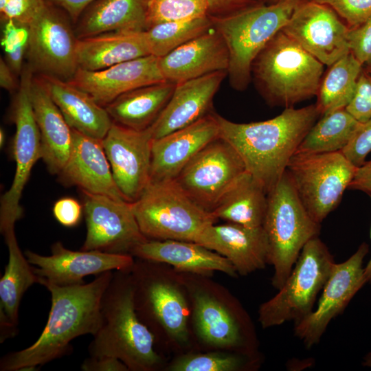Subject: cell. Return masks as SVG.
<instances>
[{
  "instance_id": "obj_33",
  "label": "cell",
  "mask_w": 371,
  "mask_h": 371,
  "mask_svg": "<svg viewBox=\"0 0 371 371\" xmlns=\"http://www.w3.org/2000/svg\"><path fill=\"white\" fill-rule=\"evenodd\" d=\"M329 67L316 95L315 106L322 115L348 106L363 69L350 52Z\"/></svg>"
},
{
  "instance_id": "obj_2",
  "label": "cell",
  "mask_w": 371,
  "mask_h": 371,
  "mask_svg": "<svg viewBox=\"0 0 371 371\" xmlns=\"http://www.w3.org/2000/svg\"><path fill=\"white\" fill-rule=\"evenodd\" d=\"M319 113L315 104L286 108L265 121L236 123L216 113L219 137L242 158L246 170L268 194L284 174L287 165Z\"/></svg>"
},
{
  "instance_id": "obj_7",
  "label": "cell",
  "mask_w": 371,
  "mask_h": 371,
  "mask_svg": "<svg viewBox=\"0 0 371 371\" xmlns=\"http://www.w3.org/2000/svg\"><path fill=\"white\" fill-rule=\"evenodd\" d=\"M131 207L141 232L149 240L196 243L216 218L194 202L176 181H150Z\"/></svg>"
},
{
  "instance_id": "obj_11",
  "label": "cell",
  "mask_w": 371,
  "mask_h": 371,
  "mask_svg": "<svg viewBox=\"0 0 371 371\" xmlns=\"http://www.w3.org/2000/svg\"><path fill=\"white\" fill-rule=\"evenodd\" d=\"M18 91L12 109L16 126L13 141V157L16 164L12 183L1 197L0 226L15 224L23 215L20 199L35 163L42 159L41 137L31 101V85L34 71L24 65Z\"/></svg>"
},
{
  "instance_id": "obj_41",
  "label": "cell",
  "mask_w": 371,
  "mask_h": 371,
  "mask_svg": "<svg viewBox=\"0 0 371 371\" xmlns=\"http://www.w3.org/2000/svg\"><path fill=\"white\" fill-rule=\"evenodd\" d=\"M347 38L350 52L362 65L371 60V16L359 25L349 27Z\"/></svg>"
},
{
  "instance_id": "obj_6",
  "label": "cell",
  "mask_w": 371,
  "mask_h": 371,
  "mask_svg": "<svg viewBox=\"0 0 371 371\" xmlns=\"http://www.w3.org/2000/svg\"><path fill=\"white\" fill-rule=\"evenodd\" d=\"M262 227L268 240V264L274 269L272 286L278 290L291 272L303 247L319 236L321 227L305 210L286 171L267 194Z\"/></svg>"
},
{
  "instance_id": "obj_35",
  "label": "cell",
  "mask_w": 371,
  "mask_h": 371,
  "mask_svg": "<svg viewBox=\"0 0 371 371\" xmlns=\"http://www.w3.org/2000/svg\"><path fill=\"white\" fill-rule=\"evenodd\" d=\"M213 27L209 16L180 21L160 23L148 27L146 36L150 54L162 57Z\"/></svg>"
},
{
  "instance_id": "obj_5",
  "label": "cell",
  "mask_w": 371,
  "mask_h": 371,
  "mask_svg": "<svg viewBox=\"0 0 371 371\" xmlns=\"http://www.w3.org/2000/svg\"><path fill=\"white\" fill-rule=\"evenodd\" d=\"M299 3L260 4L227 16H209L227 45V76L234 89L243 91L247 87L256 57L286 24Z\"/></svg>"
},
{
  "instance_id": "obj_31",
  "label": "cell",
  "mask_w": 371,
  "mask_h": 371,
  "mask_svg": "<svg viewBox=\"0 0 371 371\" xmlns=\"http://www.w3.org/2000/svg\"><path fill=\"white\" fill-rule=\"evenodd\" d=\"M196 333L207 345L221 348L243 346L244 337L237 319L216 297L200 289L192 292Z\"/></svg>"
},
{
  "instance_id": "obj_46",
  "label": "cell",
  "mask_w": 371,
  "mask_h": 371,
  "mask_svg": "<svg viewBox=\"0 0 371 371\" xmlns=\"http://www.w3.org/2000/svg\"><path fill=\"white\" fill-rule=\"evenodd\" d=\"M84 371H128V367L120 359L109 357H91L86 359L81 365Z\"/></svg>"
},
{
  "instance_id": "obj_38",
  "label": "cell",
  "mask_w": 371,
  "mask_h": 371,
  "mask_svg": "<svg viewBox=\"0 0 371 371\" xmlns=\"http://www.w3.org/2000/svg\"><path fill=\"white\" fill-rule=\"evenodd\" d=\"M333 9L348 27L359 25L371 16V0H311Z\"/></svg>"
},
{
  "instance_id": "obj_22",
  "label": "cell",
  "mask_w": 371,
  "mask_h": 371,
  "mask_svg": "<svg viewBox=\"0 0 371 371\" xmlns=\"http://www.w3.org/2000/svg\"><path fill=\"white\" fill-rule=\"evenodd\" d=\"M227 75V71H219L177 84L168 102L150 127L153 139L211 113L214 97Z\"/></svg>"
},
{
  "instance_id": "obj_52",
  "label": "cell",
  "mask_w": 371,
  "mask_h": 371,
  "mask_svg": "<svg viewBox=\"0 0 371 371\" xmlns=\"http://www.w3.org/2000/svg\"><path fill=\"white\" fill-rule=\"evenodd\" d=\"M363 366L369 367L371 368V352H368L363 359Z\"/></svg>"
},
{
  "instance_id": "obj_26",
  "label": "cell",
  "mask_w": 371,
  "mask_h": 371,
  "mask_svg": "<svg viewBox=\"0 0 371 371\" xmlns=\"http://www.w3.org/2000/svg\"><path fill=\"white\" fill-rule=\"evenodd\" d=\"M132 256L172 266L176 270L201 276L221 271L232 277L235 267L224 256L195 242L177 240H148L137 246Z\"/></svg>"
},
{
  "instance_id": "obj_54",
  "label": "cell",
  "mask_w": 371,
  "mask_h": 371,
  "mask_svg": "<svg viewBox=\"0 0 371 371\" xmlns=\"http://www.w3.org/2000/svg\"><path fill=\"white\" fill-rule=\"evenodd\" d=\"M9 1L10 0H0V11L6 6Z\"/></svg>"
},
{
  "instance_id": "obj_17",
  "label": "cell",
  "mask_w": 371,
  "mask_h": 371,
  "mask_svg": "<svg viewBox=\"0 0 371 371\" xmlns=\"http://www.w3.org/2000/svg\"><path fill=\"white\" fill-rule=\"evenodd\" d=\"M153 141L150 127L138 131L113 122L102 139L114 181L128 202L137 200L150 181Z\"/></svg>"
},
{
  "instance_id": "obj_9",
  "label": "cell",
  "mask_w": 371,
  "mask_h": 371,
  "mask_svg": "<svg viewBox=\"0 0 371 371\" xmlns=\"http://www.w3.org/2000/svg\"><path fill=\"white\" fill-rule=\"evenodd\" d=\"M140 260L131 270L139 317L154 335L162 332L176 343H186L190 311L181 287L168 280L158 262Z\"/></svg>"
},
{
  "instance_id": "obj_29",
  "label": "cell",
  "mask_w": 371,
  "mask_h": 371,
  "mask_svg": "<svg viewBox=\"0 0 371 371\" xmlns=\"http://www.w3.org/2000/svg\"><path fill=\"white\" fill-rule=\"evenodd\" d=\"M150 0H96L78 20V38L109 32H144Z\"/></svg>"
},
{
  "instance_id": "obj_30",
  "label": "cell",
  "mask_w": 371,
  "mask_h": 371,
  "mask_svg": "<svg viewBox=\"0 0 371 371\" xmlns=\"http://www.w3.org/2000/svg\"><path fill=\"white\" fill-rule=\"evenodd\" d=\"M176 84L163 81L126 92L105 106L113 122L144 130L156 121L170 99Z\"/></svg>"
},
{
  "instance_id": "obj_24",
  "label": "cell",
  "mask_w": 371,
  "mask_h": 371,
  "mask_svg": "<svg viewBox=\"0 0 371 371\" xmlns=\"http://www.w3.org/2000/svg\"><path fill=\"white\" fill-rule=\"evenodd\" d=\"M158 65L164 80L177 85L213 72L227 71L229 52L222 36L212 27L159 58Z\"/></svg>"
},
{
  "instance_id": "obj_8",
  "label": "cell",
  "mask_w": 371,
  "mask_h": 371,
  "mask_svg": "<svg viewBox=\"0 0 371 371\" xmlns=\"http://www.w3.org/2000/svg\"><path fill=\"white\" fill-rule=\"evenodd\" d=\"M335 264L333 256L318 236L308 240L283 286L260 305L261 326L267 328L289 321L296 324L308 316Z\"/></svg>"
},
{
  "instance_id": "obj_10",
  "label": "cell",
  "mask_w": 371,
  "mask_h": 371,
  "mask_svg": "<svg viewBox=\"0 0 371 371\" xmlns=\"http://www.w3.org/2000/svg\"><path fill=\"white\" fill-rule=\"evenodd\" d=\"M357 168L337 151L294 154L286 171L308 214L321 223L339 204Z\"/></svg>"
},
{
  "instance_id": "obj_27",
  "label": "cell",
  "mask_w": 371,
  "mask_h": 371,
  "mask_svg": "<svg viewBox=\"0 0 371 371\" xmlns=\"http://www.w3.org/2000/svg\"><path fill=\"white\" fill-rule=\"evenodd\" d=\"M40 76L71 129L100 140L105 137L113 124L105 107L68 80Z\"/></svg>"
},
{
  "instance_id": "obj_16",
  "label": "cell",
  "mask_w": 371,
  "mask_h": 371,
  "mask_svg": "<svg viewBox=\"0 0 371 371\" xmlns=\"http://www.w3.org/2000/svg\"><path fill=\"white\" fill-rule=\"evenodd\" d=\"M348 29L330 7L303 0L297 5L282 31L329 67L350 52Z\"/></svg>"
},
{
  "instance_id": "obj_37",
  "label": "cell",
  "mask_w": 371,
  "mask_h": 371,
  "mask_svg": "<svg viewBox=\"0 0 371 371\" xmlns=\"http://www.w3.org/2000/svg\"><path fill=\"white\" fill-rule=\"evenodd\" d=\"M243 361L238 357L221 352L190 353L176 359L169 366L172 371H235Z\"/></svg>"
},
{
  "instance_id": "obj_39",
  "label": "cell",
  "mask_w": 371,
  "mask_h": 371,
  "mask_svg": "<svg viewBox=\"0 0 371 371\" xmlns=\"http://www.w3.org/2000/svg\"><path fill=\"white\" fill-rule=\"evenodd\" d=\"M346 109L361 123L371 118V72L366 69L359 76L355 93Z\"/></svg>"
},
{
  "instance_id": "obj_4",
  "label": "cell",
  "mask_w": 371,
  "mask_h": 371,
  "mask_svg": "<svg viewBox=\"0 0 371 371\" xmlns=\"http://www.w3.org/2000/svg\"><path fill=\"white\" fill-rule=\"evenodd\" d=\"M324 65L282 30L254 60L251 74L265 100L286 108L316 96Z\"/></svg>"
},
{
  "instance_id": "obj_3",
  "label": "cell",
  "mask_w": 371,
  "mask_h": 371,
  "mask_svg": "<svg viewBox=\"0 0 371 371\" xmlns=\"http://www.w3.org/2000/svg\"><path fill=\"white\" fill-rule=\"evenodd\" d=\"M100 313V326L89 346L90 356L115 357L132 371H153L160 366L155 336L135 309L131 271L113 273Z\"/></svg>"
},
{
  "instance_id": "obj_20",
  "label": "cell",
  "mask_w": 371,
  "mask_h": 371,
  "mask_svg": "<svg viewBox=\"0 0 371 371\" xmlns=\"http://www.w3.org/2000/svg\"><path fill=\"white\" fill-rule=\"evenodd\" d=\"M218 137L216 113H211L188 126L153 139L150 181L175 179L200 150Z\"/></svg>"
},
{
  "instance_id": "obj_48",
  "label": "cell",
  "mask_w": 371,
  "mask_h": 371,
  "mask_svg": "<svg viewBox=\"0 0 371 371\" xmlns=\"http://www.w3.org/2000/svg\"><path fill=\"white\" fill-rule=\"evenodd\" d=\"M63 8L74 22H77L85 10L96 0H46Z\"/></svg>"
},
{
  "instance_id": "obj_21",
  "label": "cell",
  "mask_w": 371,
  "mask_h": 371,
  "mask_svg": "<svg viewBox=\"0 0 371 371\" xmlns=\"http://www.w3.org/2000/svg\"><path fill=\"white\" fill-rule=\"evenodd\" d=\"M63 183L82 192L128 201L117 186L102 140L72 129L68 159L58 175Z\"/></svg>"
},
{
  "instance_id": "obj_36",
  "label": "cell",
  "mask_w": 371,
  "mask_h": 371,
  "mask_svg": "<svg viewBox=\"0 0 371 371\" xmlns=\"http://www.w3.org/2000/svg\"><path fill=\"white\" fill-rule=\"evenodd\" d=\"M207 0H150L148 26L168 21H188L207 16Z\"/></svg>"
},
{
  "instance_id": "obj_15",
  "label": "cell",
  "mask_w": 371,
  "mask_h": 371,
  "mask_svg": "<svg viewBox=\"0 0 371 371\" xmlns=\"http://www.w3.org/2000/svg\"><path fill=\"white\" fill-rule=\"evenodd\" d=\"M369 247L363 243L348 260L335 263L325 283L317 306L295 324V335L310 348L321 339L330 321L341 314L355 295L367 283L363 260Z\"/></svg>"
},
{
  "instance_id": "obj_13",
  "label": "cell",
  "mask_w": 371,
  "mask_h": 371,
  "mask_svg": "<svg viewBox=\"0 0 371 371\" xmlns=\"http://www.w3.org/2000/svg\"><path fill=\"white\" fill-rule=\"evenodd\" d=\"M27 27L28 65L34 73L71 80L78 69V38L67 21L47 1Z\"/></svg>"
},
{
  "instance_id": "obj_51",
  "label": "cell",
  "mask_w": 371,
  "mask_h": 371,
  "mask_svg": "<svg viewBox=\"0 0 371 371\" xmlns=\"http://www.w3.org/2000/svg\"><path fill=\"white\" fill-rule=\"evenodd\" d=\"M370 238H371V228H370ZM364 276L367 282L371 284V257L367 265L364 267Z\"/></svg>"
},
{
  "instance_id": "obj_18",
  "label": "cell",
  "mask_w": 371,
  "mask_h": 371,
  "mask_svg": "<svg viewBox=\"0 0 371 371\" xmlns=\"http://www.w3.org/2000/svg\"><path fill=\"white\" fill-rule=\"evenodd\" d=\"M50 256L27 250L24 254L38 278V284L58 286L84 284L83 278L106 271H131L135 261L129 254H116L98 250L72 251L60 242L54 243Z\"/></svg>"
},
{
  "instance_id": "obj_14",
  "label": "cell",
  "mask_w": 371,
  "mask_h": 371,
  "mask_svg": "<svg viewBox=\"0 0 371 371\" xmlns=\"http://www.w3.org/2000/svg\"><path fill=\"white\" fill-rule=\"evenodd\" d=\"M87 234L82 250L129 254L148 240L141 232L131 203L82 192Z\"/></svg>"
},
{
  "instance_id": "obj_50",
  "label": "cell",
  "mask_w": 371,
  "mask_h": 371,
  "mask_svg": "<svg viewBox=\"0 0 371 371\" xmlns=\"http://www.w3.org/2000/svg\"><path fill=\"white\" fill-rule=\"evenodd\" d=\"M27 46H21L11 53L6 54V63L8 64L11 69L15 75H21L24 67L23 60V56L27 52Z\"/></svg>"
},
{
  "instance_id": "obj_43",
  "label": "cell",
  "mask_w": 371,
  "mask_h": 371,
  "mask_svg": "<svg viewBox=\"0 0 371 371\" xmlns=\"http://www.w3.org/2000/svg\"><path fill=\"white\" fill-rule=\"evenodd\" d=\"M28 39L27 25L13 20L4 21L1 45L5 54L11 53L19 47L27 46Z\"/></svg>"
},
{
  "instance_id": "obj_40",
  "label": "cell",
  "mask_w": 371,
  "mask_h": 371,
  "mask_svg": "<svg viewBox=\"0 0 371 371\" xmlns=\"http://www.w3.org/2000/svg\"><path fill=\"white\" fill-rule=\"evenodd\" d=\"M341 152L356 167L366 162L367 155L371 153V118L361 123Z\"/></svg>"
},
{
  "instance_id": "obj_23",
  "label": "cell",
  "mask_w": 371,
  "mask_h": 371,
  "mask_svg": "<svg viewBox=\"0 0 371 371\" xmlns=\"http://www.w3.org/2000/svg\"><path fill=\"white\" fill-rule=\"evenodd\" d=\"M196 243L226 258L240 276L264 269L268 264V240L262 226L214 223L203 231Z\"/></svg>"
},
{
  "instance_id": "obj_44",
  "label": "cell",
  "mask_w": 371,
  "mask_h": 371,
  "mask_svg": "<svg viewBox=\"0 0 371 371\" xmlns=\"http://www.w3.org/2000/svg\"><path fill=\"white\" fill-rule=\"evenodd\" d=\"M83 207L75 199L65 197L58 200L53 206V214L62 225L71 227L80 222Z\"/></svg>"
},
{
  "instance_id": "obj_42",
  "label": "cell",
  "mask_w": 371,
  "mask_h": 371,
  "mask_svg": "<svg viewBox=\"0 0 371 371\" xmlns=\"http://www.w3.org/2000/svg\"><path fill=\"white\" fill-rule=\"evenodd\" d=\"M46 3V0H10L0 11L1 19L27 25Z\"/></svg>"
},
{
  "instance_id": "obj_53",
  "label": "cell",
  "mask_w": 371,
  "mask_h": 371,
  "mask_svg": "<svg viewBox=\"0 0 371 371\" xmlns=\"http://www.w3.org/2000/svg\"><path fill=\"white\" fill-rule=\"evenodd\" d=\"M4 142H5V133H4V131L2 128H1V130H0V144H1V148L3 146Z\"/></svg>"
},
{
  "instance_id": "obj_45",
  "label": "cell",
  "mask_w": 371,
  "mask_h": 371,
  "mask_svg": "<svg viewBox=\"0 0 371 371\" xmlns=\"http://www.w3.org/2000/svg\"><path fill=\"white\" fill-rule=\"evenodd\" d=\"M208 16H223L261 3V0H207Z\"/></svg>"
},
{
  "instance_id": "obj_49",
  "label": "cell",
  "mask_w": 371,
  "mask_h": 371,
  "mask_svg": "<svg viewBox=\"0 0 371 371\" xmlns=\"http://www.w3.org/2000/svg\"><path fill=\"white\" fill-rule=\"evenodd\" d=\"M14 73L8 64L2 58H0V86L8 91H12L16 88Z\"/></svg>"
},
{
  "instance_id": "obj_12",
  "label": "cell",
  "mask_w": 371,
  "mask_h": 371,
  "mask_svg": "<svg viewBox=\"0 0 371 371\" xmlns=\"http://www.w3.org/2000/svg\"><path fill=\"white\" fill-rule=\"evenodd\" d=\"M246 171L236 149L218 137L200 150L174 180L194 202L212 212L225 192Z\"/></svg>"
},
{
  "instance_id": "obj_19",
  "label": "cell",
  "mask_w": 371,
  "mask_h": 371,
  "mask_svg": "<svg viewBox=\"0 0 371 371\" xmlns=\"http://www.w3.org/2000/svg\"><path fill=\"white\" fill-rule=\"evenodd\" d=\"M158 60L148 55L97 71L78 68L68 81L105 107L126 92L165 81Z\"/></svg>"
},
{
  "instance_id": "obj_28",
  "label": "cell",
  "mask_w": 371,
  "mask_h": 371,
  "mask_svg": "<svg viewBox=\"0 0 371 371\" xmlns=\"http://www.w3.org/2000/svg\"><path fill=\"white\" fill-rule=\"evenodd\" d=\"M78 68L97 71L151 55L145 31L109 32L78 38Z\"/></svg>"
},
{
  "instance_id": "obj_55",
  "label": "cell",
  "mask_w": 371,
  "mask_h": 371,
  "mask_svg": "<svg viewBox=\"0 0 371 371\" xmlns=\"http://www.w3.org/2000/svg\"><path fill=\"white\" fill-rule=\"evenodd\" d=\"M303 0H271L272 3H279V2H285V1H294V2H300Z\"/></svg>"
},
{
  "instance_id": "obj_47",
  "label": "cell",
  "mask_w": 371,
  "mask_h": 371,
  "mask_svg": "<svg viewBox=\"0 0 371 371\" xmlns=\"http://www.w3.org/2000/svg\"><path fill=\"white\" fill-rule=\"evenodd\" d=\"M348 189L360 190L371 195V160L357 168Z\"/></svg>"
},
{
  "instance_id": "obj_32",
  "label": "cell",
  "mask_w": 371,
  "mask_h": 371,
  "mask_svg": "<svg viewBox=\"0 0 371 371\" xmlns=\"http://www.w3.org/2000/svg\"><path fill=\"white\" fill-rule=\"evenodd\" d=\"M267 208V192L246 171L225 192L211 213L216 219L257 227L262 226Z\"/></svg>"
},
{
  "instance_id": "obj_56",
  "label": "cell",
  "mask_w": 371,
  "mask_h": 371,
  "mask_svg": "<svg viewBox=\"0 0 371 371\" xmlns=\"http://www.w3.org/2000/svg\"><path fill=\"white\" fill-rule=\"evenodd\" d=\"M366 69L370 72H371V60H370L367 64H366Z\"/></svg>"
},
{
  "instance_id": "obj_25",
  "label": "cell",
  "mask_w": 371,
  "mask_h": 371,
  "mask_svg": "<svg viewBox=\"0 0 371 371\" xmlns=\"http://www.w3.org/2000/svg\"><path fill=\"white\" fill-rule=\"evenodd\" d=\"M30 95L40 133L42 159L51 174L58 175L70 153L72 129L52 100L40 75L33 77Z\"/></svg>"
},
{
  "instance_id": "obj_34",
  "label": "cell",
  "mask_w": 371,
  "mask_h": 371,
  "mask_svg": "<svg viewBox=\"0 0 371 371\" xmlns=\"http://www.w3.org/2000/svg\"><path fill=\"white\" fill-rule=\"evenodd\" d=\"M361 124L346 108L325 114L310 128L295 154L341 151Z\"/></svg>"
},
{
  "instance_id": "obj_1",
  "label": "cell",
  "mask_w": 371,
  "mask_h": 371,
  "mask_svg": "<svg viewBox=\"0 0 371 371\" xmlns=\"http://www.w3.org/2000/svg\"><path fill=\"white\" fill-rule=\"evenodd\" d=\"M112 276V271H106L89 283L71 286L43 283L52 300L47 324L32 345L4 355L0 370H36L68 354L74 339L87 334L93 336L101 324V300Z\"/></svg>"
}]
</instances>
